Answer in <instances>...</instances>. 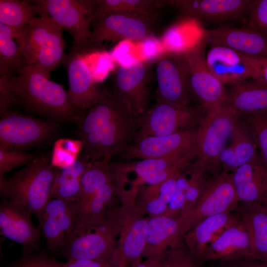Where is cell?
Returning a JSON list of instances; mask_svg holds the SVG:
<instances>
[{
    "instance_id": "6da1fadb",
    "label": "cell",
    "mask_w": 267,
    "mask_h": 267,
    "mask_svg": "<svg viewBox=\"0 0 267 267\" xmlns=\"http://www.w3.org/2000/svg\"><path fill=\"white\" fill-rule=\"evenodd\" d=\"M16 69V76L10 71L0 73L1 112L19 103L27 111L49 121L80 122L83 114L71 104L61 85L34 66L25 64Z\"/></svg>"
},
{
    "instance_id": "7a4b0ae2",
    "label": "cell",
    "mask_w": 267,
    "mask_h": 267,
    "mask_svg": "<svg viewBox=\"0 0 267 267\" xmlns=\"http://www.w3.org/2000/svg\"><path fill=\"white\" fill-rule=\"evenodd\" d=\"M117 198L119 206L120 233L109 263L114 267H129L139 259L145 246L148 216L137 203V186L130 189L125 188L126 175L118 174L115 176Z\"/></svg>"
},
{
    "instance_id": "3957f363",
    "label": "cell",
    "mask_w": 267,
    "mask_h": 267,
    "mask_svg": "<svg viewBox=\"0 0 267 267\" xmlns=\"http://www.w3.org/2000/svg\"><path fill=\"white\" fill-rule=\"evenodd\" d=\"M56 172L50 159L36 157L10 178L0 180L1 196L38 217L51 200Z\"/></svg>"
},
{
    "instance_id": "277c9868",
    "label": "cell",
    "mask_w": 267,
    "mask_h": 267,
    "mask_svg": "<svg viewBox=\"0 0 267 267\" xmlns=\"http://www.w3.org/2000/svg\"><path fill=\"white\" fill-rule=\"evenodd\" d=\"M63 28L46 13L36 17L16 38L26 64L50 73L63 64L66 54Z\"/></svg>"
},
{
    "instance_id": "5b68a950",
    "label": "cell",
    "mask_w": 267,
    "mask_h": 267,
    "mask_svg": "<svg viewBox=\"0 0 267 267\" xmlns=\"http://www.w3.org/2000/svg\"><path fill=\"white\" fill-rule=\"evenodd\" d=\"M139 125L128 105L97 131L80 138L83 154L89 162H109L123 154L137 137Z\"/></svg>"
},
{
    "instance_id": "8992f818",
    "label": "cell",
    "mask_w": 267,
    "mask_h": 267,
    "mask_svg": "<svg viewBox=\"0 0 267 267\" xmlns=\"http://www.w3.org/2000/svg\"><path fill=\"white\" fill-rule=\"evenodd\" d=\"M119 211L114 204L103 223L75 233L63 250L64 257L109 263L120 233Z\"/></svg>"
},
{
    "instance_id": "52a82bcc",
    "label": "cell",
    "mask_w": 267,
    "mask_h": 267,
    "mask_svg": "<svg viewBox=\"0 0 267 267\" xmlns=\"http://www.w3.org/2000/svg\"><path fill=\"white\" fill-rule=\"evenodd\" d=\"M207 111L208 109L200 105L180 106L156 100L155 105L139 120L136 139L169 135L198 127Z\"/></svg>"
},
{
    "instance_id": "ba28073f",
    "label": "cell",
    "mask_w": 267,
    "mask_h": 267,
    "mask_svg": "<svg viewBox=\"0 0 267 267\" xmlns=\"http://www.w3.org/2000/svg\"><path fill=\"white\" fill-rule=\"evenodd\" d=\"M44 12L72 36L69 51L89 49L96 0H40Z\"/></svg>"
},
{
    "instance_id": "9c48e42d",
    "label": "cell",
    "mask_w": 267,
    "mask_h": 267,
    "mask_svg": "<svg viewBox=\"0 0 267 267\" xmlns=\"http://www.w3.org/2000/svg\"><path fill=\"white\" fill-rule=\"evenodd\" d=\"M239 204L232 173L222 170L193 207L178 217L181 235L207 218L236 211Z\"/></svg>"
},
{
    "instance_id": "30bf717a",
    "label": "cell",
    "mask_w": 267,
    "mask_h": 267,
    "mask_svg": "<svg viewBox=\"0 0 267 267\" xmlns=\"http://www.w3.org/2000/svg\"><path fill=\"white\" fill-rule=\"evenodd\" d=\"M154 19L127 13H111L95 16L91 24L89 49L101 47L103 42H141L152 34Z\"/></svg>"
},
{
    "instance_id": "8fae6325",
    "label": "cell",
    "mask_w": 267,
    "mask_h": 267,
    "mask_svg": "<svg viewBox=\"0 0 267 267\" xmlns=\"http://www.w3.org/2000/svg\"><path fill=\"white\" fill-rule=\"evenodd\" d=\"M239 118L223 104L208 109L197 128L195 159L220 164V155L228 142Z\"/></svg>"
},
{
    "instance_id": "7c38bea8",
    "label": "cell",
    "mask_w": 267,
    "mask_h": 267,
    "mask_svg": "<svg viewBox=\"0 0 267 267\" xmlns=\"http://www.w3.org/2000/svg\"><path fill=\"white\" fill-rule=\"evenodd\" d=\"M206 44L202 34L195 44L181 52L187 64L193 98L198 100L199 105L208 109L223 104L227 91L207 65Z\"/></svg>"
},
{
    "instance_id": "4fadbf2b",
    "label": "cell",
    "mask_w": 267,
    "mask_h": 267,
    "mask_svg": "<svg viewBox=\"0 0 267 267\" xmlns=\"http://www.w3.org/2000/svg\"><path fill=\"white\" fill-rule=\"evenodd\" d=\"M156 100L180 106H190L194 98L191 90L186 62L182 54L165 51L156 63Z\"/></svg>"
},
{
    "instance_id": "5bb4252c",
    "label": "cell",
    "mask_w": 267,
    "mask_h": 267,
    "mask_svg": "<svg viewBox=\"0 0 267 267\" xmlns=\"http://www.w3.org/2000/svg\"><path fill=\"white\" fill-rule=\"evenodd\" d=\"M63 64L68 75L69 99L76 109L85 111L107 95L98 86L86 51H69Z\"/></svg>"
},
{
    "instance_id": "9a60e30c",
    "label": "cell",
    "mask_w": 267,
    "mask_h": 267,
    "mask_svg": "<svg viewBox=\"0 0 267 267\" xmlns=\"http://www.w3.org/2000/svg\"><path fill=\"white\" fill-rule=\"evenodd\" d=\"M56 123L7 111L0 115V144L18 150L48 139L55 132Z\"/></svg>"
},
{
    "instance_id": "2e32d148",
    "label": "cell",
    "mask_w": 267,
    "mask_h": 267,
    "mask_svg": "<svg viewBox=\"0 0 267 267\" xmlns=\"http://www.w3.org/2000/svg\"><path fill=\"white\" fill-rule=\"evenodd\" d=\"M198 127L164 136H146L136 139L119 156L125 160L162 158L184 156L195 150Z\"/></svg>"
},
{
    "instance_id": "e0dca14e",
    "label": "cell",
    "mask_w": 267,
    "mask_h": 267,
    "mask_svg": "<svg viewBox=\"0 0 267 267\" xmlns=\"http://www.w3.org/2000/svg\"><path fill=\"white\" fill-rule=\"evenodd\" d=\"M146 61L136 59L130 64H120L115 74V92L127 104L138 122L148 110L150 77Z\"/></svg>"
},
{
    "instance_id": "ac0fdd59",
    "label": "cell",
    "mask_w": 267,
    "mask_h": 267,
    "mask_svg": "<svg viewBox=\"0 0 267 267\" xmlns=\"http://www.w3.org/2000/svg\"><path fill=\"white\" fill-rule=\"evenodd\" d=\"M262 59L222 45H211L206 52L210 70L223 85L255 80Z\"/></svg>"
},
{
    "instance_id": "d6986e66",
    "label": "cell",
    "mask_w": 267,
    "mask_h": 267,
    "mask_svg": "<svg viewBox=\"0 0 267 267\" xmlns=\"http://www.w3.org/2000/svg\"><path fill=\"white\" fill-rule=\"evenodd\" d=\"M78 210V201L54 198L37 217L48 250L65 247L74 233Z\"/></svg>"
},
{
    "instance_id": "ffe728a7",
    "label": "cell",
    "mask_w": 267,
    "mask_h": 267,
    "mask_svg": "<svg viewBox=\"0 0 267 267\" xmlns=\"http://www.w3.org/2000/svg\"><path fill=\"white\" fill-rule=\"evenodd\" d=\"M0 234L22 246L24 255L34 254L40 246V233L31 213L6 200L0 205Z\"/></svg>"
},
{
    "instance_id": "44dd1931",
    "label": "cell",
    "mask_w": 267,
    "mask_h": 267,
    "mask_svg": "<svg viewBox=\"0 0 267 267\" xmlns=\"http://www.w3.org/2000/svg\"><path fill=\"white\" fill-rule=\"evenodd\" d=\"M252 259L249 229L239 213V218L226 228L203 254L200 263Z\"/></svg>"
},
{
    "instance_id": "7402d4cb",
    "label": "cell",
    "mask_w": 267,
    "mask_h": 267,
    "mask_svg": "<svg viewBox=\"0 0 267 267\" xmlns=\"http://www.w3.org/2000/svg\"><path fill=\"white\" fill-rule=\"evenodd\" d=\"M167 1L188 18L219 22L237 19L248 14L255 0H174Z\"/></svg>"
},
{
    "instance_id": "603a6c76",
    "label": "cell",
    "mask_w": 267,
    "mask_h": 267,
    "mask_svg": "<svg viewBox=\"0 0 267 267\" xmlns=\"http://www.w3.org/2000/svg\"><path fill=\"white\" fill-rule=\"evenodd\" d=\"M203 36L211 45L224 46L240 53L267 59V34L249 28L222 27L205 30Z\"/></svg>"
},
{
    "instance_id": "cb8c5ba5",
    "label": "cell",
    "mask_w": 267,
    "mask_h": 267,
    "mask_svg": "<svg viewBox=\"0 0 267 267\" xmlns=\"http://www.w3.org/2000/svg\"><path fill=\"white\" fill-rule=\"evenodd\" d=\"M195 158V150L184 156L173 155L162 158H150L128 163L115 164L117 168L126 174L131 171L138 176L139 182L150 185L162 182L184 170Z\"/></svg>"
},
{
    "instance_id": "d4e9b609",
    "label": "cell",
    "mask_w": 267,
    "mask_h": 267,
    "mask_svg": "<svg viewBox=\"0 0 267 267\" xmlns=\"http://www.w3.org/2000/svg\"><path fill=\"white\" fill-rule=\"evenodd\" d=\"M183 245L178 218L148 216V233L142 258L159 262L169 251Z\"/></svg>"
},
{
    "instance_id": "484cf974",
    "label": "cell",
    "mask_w": 267,
    "mask_h": 267,
    "mask_svg": "<svg viewBox=\"0 0 267 267\" xmlns=\"http://www.w3.org/2000/svg\"><path fill=\"white\" fill-rule=\"evenodd\" d=\"M239 203H267V169L259 155L232 173Z\"/></svg>"
},
{
    "instance_id": "4316f807",
    "label": "cell",
    "mask_w": 267,
    "mask_h": 267,
    "mask_svg": "<svg viewBox=\"0 0 267 267\" xmlns=\"http://www.w3.org/2000/svg\"><path fill=\"white\" fill-rule=\"evenodd\" d=\"M239 217V212L236 210L203 220L183 235L182 239L185 246L200 263L206 249Z\"/></svg>"
},
{
    "instance_id": "83f0119b",
    "label": "cell",
    "mask_w": 267,
    "mask_h": 267,
    "mask_svg": "<svg viewBox=\"0 0 267 267\" xmlns=\"http://www.w3.org/2000/svg\"><path fill=\"white\" fill-rule=\"evenodd\" d=\"M240 118L267 111V85L248 80L232 85L223 104Z\"/></svg>"
},
{
    "instance_id": "f1b7e54d",
    "label": "cell",
    "mask_w": 267,
    "mask_h": 267,
    "mask_svg": "<svg viewBox=\"0 0 267 267\" xmlns=\"http://www.w3.org/2000/svg\"><path fill=\"white\" fill-rule=\"evenodd\" d=\"M229 141V144L224 148L219 157L223 171L232 173L258 155L253 135L246 123L241 118L237 120Z\"/></svg>"
},
{
    "instance_id": "f546056e",
    "label": "cell",
    "mask_w": 267,
    "mask_h": 267,
    "mask_svg": "<svg viewBox=\"0 0 267 267\" xmlns=\"http://www.w3.org/2000/svg\"><path fill=\"white\" fill-rule=\"evenodd\" d=\"M116 197L114 176V179L105 184L86 205L78 209L74 234L103 223L109 209L116 203Z\"/></svg>"
},
{
    "instance_id": "4dcf8cb0",
    "label": "cell",
    "mask_w": 267,
    "mask_h": 267,
    "mask_svg": "<svg viewBox=\"0 0 267 267\" xmlns=\"http://www.w3.org/2000/svg\"><path fill=\"white\" fill-rule=\"evenodd\" d=\"M237 210L245 221L252 244V259L267 265V214L263 205L239 203Z\"/></svg>"
},
{
    "instance_id": "1f68e13d",
    "label": "cell",
    "mask_w": 267,
    "mask_h": 267,
    "mask_svg": "<svg viewBox=\"0 0 267 267\" xmlns=\"http://www.w3.org/2000/svg\"><path fill=\"white\" fill-rule=\"evenodd\" d=\"M220 164L194 159L185 168L187 189L184 206L179 214L189 210L222 172Z\"/></svg>"
},
{
    "instance_id": "d6a6232c",
    "label": "cell",
    "mask_w": 267,
    "mask_h": 267,
    "mask_svg": "<svg viewBox=\"0 0 267 267\" xmlns=\"http://www.w3.org/2000/svg\"><path fill=\"white\" fill-rule=\"evenodd\" d=\"M44 14L39 0H0V23L17 30Z\"/></svg>"
},
{
    "instance_id": "836d02e7",
    "label": "cell",
    "mask_w": 267,
    "mask_h": 267,
    "mask_svg": "<svg viewBox=\"0 0 267 267\" xmlns=\"http://www.w3.org/2000/svg\"><path fill=\"white\" fill-rule=\"evenodd\" d=\"M182 171L167 180L144 189L137 203L149 217L162 215L166 212L174 195L178 177Z\"/></svg>"
},
{
    "instance_id": "e575fe53",
    "label": "cell",
    "mask_w": 267,
    "mask_h": 267,
    "mask_svg": "<svg viewBox=\"0 0 267 267\" xmlns=\"http://www.w3.org/2000/svg\"><path fill=\"white\" fill-rule=\"evenodd\" d=\"M114 178L112 163L102 160L89 162L81 178L78 209L86 205L107 183Z\"/></svg>"
},
{
    "instance_id": "d590c367",
    "label": "cell",
    "mask_w": 267,
    "mask_h": 267,
    "mask_svg": "<svg viewBox=\"0 0 267 267\" xmlns=\"http://www.w3.org/2000/svg\"><path fill=\"white\" fill-rule=\"evenodd\" d=\"M88 164L77 160L70 167L56 169L51 189V198L78 201L81 190V177Z\"/></svg>"
},
{
    "instance_id": "8d00e7d4",
    "label": "cell",
    "mask_w": 267,
    "mask_h": 267,
    "mask_svg": "<svg viewBox=\"0 0 267 267\" xmlns=\"http://www.w3.org/2000/svg\"><path fill=\"white\" fill-rule=\"evenodd\" d=\"M166 1L154 0H96L95 16L111 13L136 14L154 20L156 11Z\"/></svg>"
},
{
    "instance_id": "74e56055",
    "label": "cell",
    "mask_w": 267,
    "mask_h": 267,
    "mask_svg": "<svg viewBox=\"0 0 267 267\" xmlns=\"http://www.w3.org/2000/svg\"><path fill=\"white\" fill-rule=\"evenodd\" d=\"M17 35V30L0 23V73L26 64L16 39L14 40Z\"/></svg>"
},
{
    "instance_id": "f35d334b",
    "label": "cell",
    "mask_w": 267,
    "mask_h": 267,
    "mask_svg": "<svg viewBox=\"0 0 267 267\" xmlns=\"http://www.w3.org/2000/svg\"><path fill=\"white\" fill-rule=\"evenodd\" d=\"M82 142L80 140L60 139L54 143L50 159L52 165L56 169L72 166L78 160L82 151Z\"/></svg>"
},
{
    "instance_id": "ab89813d",
    "label": "cell",
    "mask_w": 267,
    "mask_h": 267,
    "mask_svg": "<svg viewBox=\"0 0 267 267\" xmlns=\"http://www.w3.org/2000/svg\"><path fill=\"white\" fill-rule=\"evenodd\" d=\"M260 151L261 160L267 169V111L243 117Z\"/></svg>"
},
{
    "instance_id": "60d3db41",
    "label": "cell",
    "mask_w": 267,
    "mask_h": 267,
    "mask_svg": "<svg viewBox=\"0 0 267 267\" xmlns=\"http://www.w3.org/2000/svg\"><path fill=\"white\" fill-rule=\"evenodd\" d=\"M36 157L33 154L0 144V180L5 178V174L17 167L28 164Z\"/></svg>"
},
{
    "instance_id": "b9f144b4",
    "label": "cell",
    "mask_w": 267,
    "mask_h": 267,
    "mask_svg": "<svg viewBox=\"0 0 267 267\" xmlns=\"http://www.w3.org/2000/svg\"><path fill=\"white\" fill-rule=\"evenodd\" d=\"M159 267H201L184 244L169 251L159 262Z\"/></svg>"
},
{
    "instance_id": "7bdbcfd3",
    "label": "cell",
    "mask_w": 267,
    "mask_h": 267,
    "mask_svg": "<svg viewBox=\"0 0 267 267\" xmlns=\"http://www.w3.org/2000/svg\"><path fill=\"white\" fill-rule=\"evenodd\" d=\"M185 168L180 173L178 177L173 197L166 212L162 215L178 218L184 206L187 189V177Z\"/></svg>"
},
{
    "instance_id": "ee69618b",
    "label": "cell",
    "mask_w": 267,
    "mask_h": 267,
    "mask_svg": "<svg viewBox=\"0 0 267 267\" xmlns=\"http://www.w3.org/2000/svg\"><path fill=\"white\" fill-rule=\"evenodd\" d=\"M247 15V27L267 34V0H255Z\"/></svg>"
},
{
    "instance_id": "f6af8a7d",
    "label": "cell",
    "mask_w": 267,
    "mask_h": 267,
    "mask_svg": "<svg viewBox=\"0 0 267 267\" xmlns=\"http://www.w3.org/2000/svg\"><path fill=\"white\" fill-rule=\"evenodd\" d=\"M7 267H60V262L41 253L24 255Z\"/></svg>"
},
{
    "instance_id": "bcb514c9",
    "label": "cell",
    "mask_w": 267,
    "mask_h": 267,
    "mask_svg": "<svg viewBox=\"0 0 267 267\" xmlns=\"http://www.w3.org/2000/svg\"><path fill=\"white\" fill-rule=\"evenodd\" d=\"M60 267H114L109 263L81 259L67 260L66 263H60Z\"/></svg>"
},
{
    "instance_id": "7dc6e473",
    "label": "cell",
    "mask_w": 267,
    "mask_h": 267,
    "mask_svg": "<svg viewBox=\"0 0 267 267\" xmlns=\"http://www.w3.org/2000/svg\"><path fill=\"white\" fill-rule=\"evenodd\" d=\"M143 42V49L145 55L148 58H153L154 56H158L157 53H159V41L149 36L145 39Z\"/></svg>"
},
{
    "instance_id": "c3c4849f",
    "label": "cell",
    "mask_w": 267,
    "mask_h": 267,
    "mask_svg": "<svg viewBox=\"0 0 267 267\" xmlns=\"http://www.w3.org/2000/svg\"><path fill=\"white\" fill-rule=\"evenodd\" d=\"M254 80L267 85V59H263L259 69L257 77Z\"/></svg>"
},
{
    "instance_id": "681fc988",
    "label": "cell",
    "mask_w": 267,
    "mask_h": 267,
    "mask_svg": "<svg viewBox=\"0 0 267 267\" xmlns=\"http://www.w3.org/2000/svg\"><path fill=\"white\" fill-rule=\"evenodd\" d=\"M129 267H159V262L141 258L132 264Z\"/></svg>"
},
{
    "instance_id": "f907efd6",
    "label": "cell",
    "mask_w": 267,
    "mask_h": 267,
    "mask_svg": "<svg viewBox=\"0 0 267 267\" xmlns=\"http://www.w3.org/2000/svg\"><path fill=\"white\" fill-rule=\"evenodd\" d=\"M238 267H267V265L256 260L244 259L240 260Z\"/></svg>"
},
{
    "instance_id": "816d5d0a",
    "label": "cell",
    "mask_w": 267,
    "mask_h": 267,
    "mask_svg": "<svg viewBox=\"0 0 267 267\" xmlns=\"http://www.w3.org/2000/svg\"><path fill=\"white\" fill-rule=\"evenodd\" d=\"M240 260L220 261L221 263L218 267H238Z\"/></svg>"
},
{
    "instance_id": "f5cc1de1",
    "label": "cell",
    "mask_w": 267,
    "mask_h": 267,
    "mask_svg": "<svg viewBox=\"0 0 267 267\" xmlns=\"http://www.w3.org/2000/svg\"><path fill=\"white\" fill-rule=\"evenodd\" d=\"M263 206L264 207V208H265V209L266 210V212L267 213V203L266 204L263 205Z\"/></svg>"
}]
</instances>
